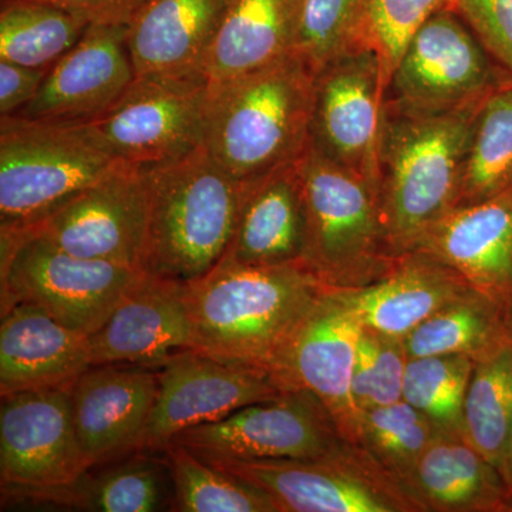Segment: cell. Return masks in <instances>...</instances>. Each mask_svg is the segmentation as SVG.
<instances>
[{
  "mask_svg": "<svg viewBox=\"0 0 512 512\" xmlns=\"http://www.w3.org/2000/svg\"><path fill=\"white\" fill-rule=\"evenodd\" d=\"M512 433V333L474 359L463 409V439L507 480Z\"/></svg>",
  "mask_w": 512,
  "mask_h": 512,
  "instance_id": "27",
  "label": "cell"
},
{
  "mask_svg": "<svg viewBox=\"0 0 512 512\" xmlns=\"http://www.w3.org/2000/svg\"><path fill=\"white\" fill-rule=\"evenodd\" d=\"M386 77L375 52L355 49L315 72L309 146L379 188Z\"/></svg>",
  "mask_w": 512,
  "mask_h": 512,
  "instance_id": "12",
  "label": "cell"
},
{
  "mask_svg": "<svg viewBox=\"0 0 512 512\" xmlns=\"http://www.w3.org/2000/svg\"><path fill=\"white\" fill-rule=\"evenodd\" d=\"M89 340L92 366L158 367L194 349L185 284L144 275Z\"/></svg>",
  "mask_w": 512,
  "mask_h": 512,
  "instance_id": "18",
  "label": "cell"
},
{
  "mask_svg": "<svg viewBox=\"0 0 512 512\" xmlns=\"http://www.w3.org/2000/svg\"><path fill=\"white\" fill-rule=\"evenodd\" d=\"M90 23H130L147 0H50Z\"/></svg>",
  "mask_w": 512,
  "mask_h": 512,
  "instance_id": "40",
  "label": "cell"
},
{
  "mask_svg": "<svg viewBox=\"0 0 512 512\" xmlns=\"http://www.w3.org/2000/svg\"><path fill=\"white\" fill-rule=\"evenodd\" d=\"M507 484H508V488H510L511 504H512V433H511V444H510V456H508Z\"/></svg>",
  "mask_w": 512,
  "mask_h": 512,
  "instance_id": "41",
  "label": "cell"
},
{
  "mask_svg": "<svg viewBox=\"0 0 512 512\" xmlns=\"http://www.w3.org/2000/svg\"><path fill=\"white\" fill-rule=\"evenodd\" d=\"M49 69H33L0 60V117L12 116L32 103Z\"/></svg>",
  "mask_w": 512,
  "mask_h": 512,
  "instance_id": "39",
  "label": "cell"
},
{
  "mask_svg": "<svg viewBox=\"0 0 512 512\" xmlns=\"http://www.w3.org/2000/svg\"><path fill=\"white\" fill-rule=\"evenodd\" d=\"M360 325L332 289H325L272 366L284 390H306L328 409L343 439L359 447L360 419L352 397Z\"/></svg>",
  "mask_w": 512,
  "mask_h": 512,
  "instance_id": "16",
  "label": "cell"
},
{
  "mask_svg": "<svg viewBox=\"0 0 512 512\" xmlns=\"http://www.w3.org/2000/svg\"><path fill=\"white\" fill-rule=\"evenodd\" d=\"M143 167L148 185L143 271L190 284L227 255L249 183L231 177L204 146Z\"/></svg>",
  "mask_w": 512,
  "mask_h": 512,
  "instance_id": "3",
  "label": "cell"
},
{
  "mask_svg": "<svg viewBox=\"0 0 512 512\" xmlns=\"http://www.w3.org/2000/svg\"><path fill=\"white\" fill-rule=\"evenodd\" d=\"M510 80L463 18L447 8L434 13L407 46L387 83L386 104L423 113L463 110L480 106Z\"/></svg>",
  "mask_w": 512,
  "mask_h": 512,
  "instance_id": "10",
  "label": "cell"
},
{
  "mask_svg": "<svg viewBox=\"0 0 512 512\" xmlns=\"http://www.w3.org/2000/svg\"><path fill=\"white\" fill-rule=\"evenodd\" d=\"M92 367L89 335L33 303L2 309L0 393L70 386Z\"/></svg>",
  "mask_w": 512,
  "mask_h": 512,
  "instance_id": "21",
  "label": "cell"
},
{
  "mask_svg": "<svg viewBox=\"0 0 512 512\" xmlns=\"http://www.w3.org/2000/svg\"><path fill=\"white\" fill-rule=\"evenodd\" d=\"M325 289L302 264L244 265L222 258L185 284L194 350L271 372Z\"/></svg>",
  "mask_w": 512,
  "mask_h": 512,
  "instance_id": "1",
  "label": "cell"
},
{
  "mask_svg": "<svg viewBox=\"0 0 512 512\" xmlns=\"http://www.w3.org/2000/svg\"><path fill=\"white\" fill-rule=\"evenodd\" d=\"M160 387L136 451H160L177 434L286 392L269 370L190 349L158 366Z\"/></svg>",
  "mask_w": 512,
  "mask_h": 512,
  "instance_id": "15",
  "label": "cell"
},
{
  "mask_svg": "<svg viewBox=\"0 0 512 512\" xmlns=\"http://www.w3.org/2000/svg\"><path fill=\"white\" fill-rule=\"evenodd\" d=\"M211 96L210 80L202 73L136 76L123 96L86 126L116 160L165 163L202 146Z\"/></svg>",
  "mask_w": 512,
  "mask_h": 512,
  "instance_id": "9",
  "label": "cell"
},
{
  "mask_svg": "<svg viewBox=\"0 0 512 512\" xmlns=\"http://www.w3.org/2000/svg\"><path fill=\"white\" fill-rule=\"evenodd\" d=\"M454 0H362L359 43L379 57L386 84L421 26Z\"/></svg>",
  "mask_w": 512,
  "mask_h": 512,
  "instance_id": "35",
  "label": "cell"
},
{
  "mask_svg": "<svg viewBox=\"0 0 512 512\" xmlns=\"http://www.w3.org/2000/svg\"><path fill=\"white\" fill-rule=\"evenodd\" d=\"M315 70L299 53L222 84L202 146L235 180H258L309 147Z\"/></svg>",
  "mask_w": 512,
  "mask_h": 512,
  "instance_id": "4",
  "label": "cell"
},
{
  "mask_svg": "<svg viewBox=\"0 0 512 512\" xmlns=\"http://www.w3.org/2000/svg\"><path fill=\"white\" fill-rule=\"evenodd\" d=\"M70 386L2 396L0 478L3 494L49 501L89 473L72 416Z\"/></svg>",
  "mask_w": 512,
  "mask_h": 512,
  "instance_id": "11",
  "label": "cell"
},
{
  "mask_svg": "<svg viewBox=\"0 0 512 512\" xmlns=\"http://www.w3.org/2000/svg\"><path fill=\"white\" fill-rule=\"evenodd\" d=\"M480 106L423 113L386 104L377 198L394 255L414 251L427 232L457 207L468 141Z\"/></svg>",
  "mask_w": 512,
  "mask_h": 512,
  "instance_id": "2",
  "label": "cell"
},
{
  "mask_svg": "<svg viewBox=\"0 0 512 512\" xmlns=\"http://www.w3.org/2000/svg\"><path fill=\"white\" fill-rule=\"evenodd\" d=\"M511 185L512 80L494 90L478 109L457 207L488 200Z\"/></svg>",
  "mask_w": 512,
  "mask_h": 512,
  "instance_id": "30",
  "label": "cell"
},
{
  "mask_svg": "<svg viewBox=\"0 0 512 512\" xmlns=\"http://www.w3.org/2000/svg\"><path fill=\"white\" fill-rule=\"evenodd\" d=\"M147 231L146 168L120 161L43 220L13 232L45 238L80 258L143 269Z\"/></svg>",
  "mask_w": 512,
  "mask_h": 512,
  "instance_id": "14",
  "label": "cell"
},
{
  "mask_svg": "<svg viewBox=\"0 0 512 512\" xmlns=\"http://www.w3.org/2000/svg\"><path fill=\"white\" fill-rule=\"evenodd\" d=\"M158 387V367L143 365L92 366L73 383L74 430L90 468L136 450Z\"/></svg>",
  "mask_w": 512,
  "mask_h": 512,
  "instance_id": "19",
  "label": "cell"
},
{
  "mask_svg": "<svg viewBox=\"0 0 512 512\" xmlns=\"http://www.w3.org/2000/svg\"><path fill=\"white\" fill-rule=\"evenodd\" d=\"M414 251L450 266L512 318V185L448 212Z\"/></svg>",
  "mask_w": 512,
  "mask_h": 512,
  "instance_id": "20",
  "label": "cell"
},
{
  "mask_svg": "<svg viewBox=\"0 0 512 512\" xmlns=\"http://www.w3.org/2000/svg\"><path fill=\"white\" fill-rule=\"evenodd\" d=\"M170 443L201 457L228 460H311L353 446L318 397L306 390H286L249 404L224 419L184 430Z\"/></svg>",
  "mask_w": 512,
  "mask_h": 512,
  "instance_id": "13",
  "label": "cell"
},
{
  "mask_svg": "<svg viewBox=\"0 0 512 512\" xmlns=\"http://www.w3.org/2000/svg\"><path fill=\"white\" fill-rule=\"evenodd\" d=\"M119 163L86 123L0 117V232L32 227Z\"/></svg>",
  "mask_w": 512,
  "mask_h": 512,
  "instance_id": "6",
  "label": "cell"
},
{
  "mask_svg": "<svg viewBox=\"0 0 512 512\" xmlns=\"http://www.w3.org/2000/svg\"><path fill=\"white\" fill-rule=\"evenodd\" d=\"M407 362L403 338L362 326L352 375L353 402L360 414L403 400Z\"/></svg>",
  "mask_w": 512,
  "mask_h": 512,
  "instance_id": "36",
  "label": "cell"
},
{
  "mask_svg": "<svg viewBox=\"0 0 512 512\" xmlns=\"http://www.w3.org/2000/svg\"><path fill=\"white\" fill-rule=\"evenodd\" d=\"M420 512H512L501 471L463 436L441 431L402 481Z\"/></svg>",
  "mask_w": 512,
  "mask_h": 512,
  "instance_id": "24",
  "label": "cell"
},
{
  "mask_svg": "<svg viewBox=\"0 0 512 512\" xmlns=\"http://www.w3.org/2000/svg\"><path fill=\"white\" fill-rule=\"evenodd\" d=\"M2 309L33 303L84 335L106 322L147 272L74 256L29 232H0Z\"/></svg>",
  "mask_w": 512,
  "mask_h": 512,
  "instance_id": "7",
  "label": "cell"
},
{
  "mask_svg": "<svg viewBox=\"0 0 512 512\" xmlns=\"http://www.w3.org/2000/svg\"><path fill=\"white\" fill-rule=\"evenodd\" d=\"M306 211L299 160L249 181L224 258L244 265L302 264Z\"/></svg>",
  "mask_w": 512,
  "mask_h": 512,
  "instance_id": "25",
  "label": "cell"
},
{
  "mask_svg": "<svg viewBox=\"0 0 512 512\" xmlns=\"http://www.w3.org/2000/svg\"><path fill=\"white\" fill-rule=\"evenodd\" d=\"M92 23L50 0H2L0 60L50 69Z\"/></svg>",
  "mask_w": 512,
  "mask_h": 512,
  "instance_id": "28",
  "label": "cell"
},
{
  "mask_svg": "<svg viewBox=\"0 0 512 512\" xmlns=\"http://www.w3.org/2000/svg\"><path fill=\"white\" fill-rule=\"evenodd\" d=\"M128 23H92L47 72L32 103L12 116L89 123L110 109L136 79Z\"/></svg>",
  "mask_w": 512,
  "mask_h": 512,
  "instance_id": "17",
  "label": "cell"
},
{
  "mask_svg": "<svg viewBox=\"0 0 512 512\" xmlns=\"http://www.w3.org/2000/svg\"><path fill=\"white\" fill-rule=\"evenodd\" d=\"M153 461L141 457L97 476L86 473L72 487L53 495L49 503L97 512L158 511L164 500L163 477Z\"/></svg>",
  "mask_w": 512,
  "mask_h": 512,
  "instance_id": "32",
  "label": "cell"
},
{
  "mask_svg": "<svg viewBox=\"0 0 512 512\" xmlns=\"http://www.w3.org/2000/svg\"><path fill=\"white\" fill-rule=\"evenodd\" d=\"M473 291L450 266L426 252L400 255L380 281L353 291H335L365 328L406 338L431 315Z\"/></svg>",
  "mask_w": 512,
  "mask_h": 512,
  "instance_id": "22",
  "label": "cell"
},
{
  "mask_svg": "<svg viewBox=\"0 0 512 512\" xmlns=\"http://www.w3.org/2000/svg\"><path fill=\"white\" fill-rule=\"evenodd\" d=\"M440 433L429 417L400 400L362 413L359 447L402 484Z\"/></svg>",
  "mask_w": 512,
  "mask_h": 512,
  "instance_id": "33",
  "label": "cell"
},
{
  "mask_svg": "<svg viewBox=\"0 0 512 512\" xmlns=\"http://www.w3.org/2000/svg\"><path fill=\"white\" fill-rule=\"evenodd\" d=\"M454 10L512 77V0H454Z\"/></svg>",
  "mask_w": 512,
  "mask_h": 512,
  "instance_id": "38",
  "label": "cell"
},
{
  "mask_svg": "<svg viewBox=\"0 0 512 512\" xmlns=\"http://www.w3.org/2000/svg\"><path fill=\"white\" fill-rule=\"evenodd\" d=\"M362 0H302L299 22V53L318 70L359 43Z\"/></svg>",
  "mask_w": 512,
  "mask_h": 512,
  "instance_id": "37",
  "label": "cell"
},
{
  "mask_svg": "<svg viewBox=\"0 0 512 512\" xmlns=\"http://www.w3.org/2000/svg\"><path fill=\"white\" fill-rule=\"evenodd\" d=\"M299 171L306 211L302 265L332 291L365 288L389 274L399 256L384 231L376 188L311 146Z\"/></svg>",
  "mask_w": 512,
  "mask_h": 512,
  "instance_id": "5",
  "label": "cell"
},
{
  "mask_svg": "<svg viewBox=\"0 0 512 512\" xmlns=\"http://www.w3.org/2000/svg\"><path fill=\"white\" fill-rule=\"evenodd\" d=\"M473 369L474 359L467 355L409 359L403 400L429 417L441 431L463 436L464 400Z\"/></svg>",
  "mask_w": 512,
  "mask_h": 512,
  "instance_id": "34",
  "label": "cell"
},
{
  "mask_svg": "<svg viewBox=\"0 0 512 512\" xmlns=\"http://www.w3.org/2000/svg\"><path fill=\"white\" fill-rule=\"evenodd\" d=\"M302 0H231L202 74L222 84L296 53Z\"/></svg>",
  "mask_w": 512,
  "mask_h": 512,
  "instance_id": "26",
  "label": "cell"
},
{
  "mask_svg": "<svg viewBox=\"0 0 512 512\" xmlns=\"http://www.w3.org/2000/svg\"><path fill=\"white\" fill-rule=\"evenodd\" d=\"M174 483V508L183 512H279L261 488L215 467L180 444L161 448Z\"/></svg>",
  "mask_w": 512,
  "mask_h": 512,
  "instance_id": "31",
  "label": "cell"
},
{
  "mask_svg": "<svg viewBox=\"0 0 512 512\" xmlns=\"http://www.w3.org/2000/svg\"><path fill=\"white\" fill-rule=\"evenodd\" d=\"M201 458L261 488L279 512H420L402 484L357 446L311 460Z\"/></svg>",
  "mask_w": 512,
  "mask_h": 512,
  "instance_id": "8",
  "label": "cell"
},
{
  "mask_svg": "<svg viewBox=\"0 0 512 512\" xmlns=\"http://www.w3.org/2000/svg\"><path fill=\"white\" fill-rule=\"evenodd\" d=\"M231 0H147L128 23L136 76L202 73Z\"/></svg>",
  "mask_w": 512,
  "mask_h": 512,
  "instance_id": "23",
  "label": "cell"
},
{
  "mask_svg": "<svg viewBox=\"0 0 512 512\" xmlns=\"http://www.w3.org/2000/svg\"><path fill=\"white\" fill-rule=\"evenodd\" d=\"M512 333V318L476 291L431 315L404 338L409 359L467 355L476 359Z\"/></svg>",
  "mask_w": 512,
  "mask_h": 512,
  "instance_id": "29",
  "label": "cell"
}]
</instances>
